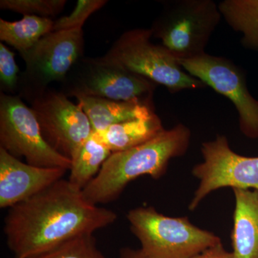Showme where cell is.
Listing matches in <instances>:
<instances>
[{
	"instance_id": "obj_1",
	"label": "cell",
	"mask_w": 258,
	"mask_h": 258,
	"mask_svg": "<svg viewBox=\"0 0 258 258\" xmlns=\"http://www.w3.org/2000/svg\"><path fill=\"white\" fill-rule=\"evenodd\" d=\"M116 219L114 212L89 203L81 190L62 179L10 208L4 232L15 257L28 258L93 234Z\"/></svg>"
},
{
	"instance_id": "obj_2",
	"label": "cell",
	"mask_w": 258,
	"mask_h": 258,
	"mask_svg": "<svg viewBox=\"0 0 258 258\" xmlns=\"http://www.w3.org/2000/svg\"><path fill=\"white\" fill-rule=\"evenodd\" d=\"M191 132L179 123L164 128L154 138L128 150L112 153L101 170L82 192L87 201L98 205L118 198L125 186L140 176L159 179L165 174L171 159L187 152Z\"/></svg>"
},
{
	"instance_id": "obj_3",
	"label": "cell",
	"mask_w": 258,
	"mask_h": 258,
	"mask_svg": "<svg viewBox=\"0 0 258 258\" xmlns=\"http://www.w3.org/2000/svg\"><path fill=\"white\" fill-rule=\"evenodd\" d=\"M222 18L218 4L212 0H171L164 2L149 29L176 60H191L206 53Z\"/></svg>"
},
{
	"instance_id": "obj_4",
	"label": "cell",
	"mask_w": 258,
	"mask_h": 258,
	"mask_svg": "<svg viewBox=\"0 0 258 258\" xmlns=\"http://www.w3.org/2000/svg\"><path fill=\"white\" fill-rule=\"evenodd\" d=\"M127 219L147 258H191L222 242L218 236L193 225L188 217L166 216L153 207L130 210Z\"/></svg>"
},
{
	"instance_id": "obj_5",
	"label": "cell",
	"mask_w": 258,
	"mask_h": 258,
	"mask_svg": "<svg viewBox=\"0 0 258 258\" xmlns=\"http://www.w3.org/2000/svg\"><path fill=\"white\" fill-rule=\"evenodd\" d=\"M150 29H134L123 32L104 57L134 74L167 88L171 93L208 87L188 74L170 52L154 45Z\"/></svg>"
},
{
	"instance_id": "obj_6",
	"label": "cell",
	"mask_w": 258,
	"mask_h": 258,
	"mask_svg": "<svg viewBox=\"0 0 258 258\" xmlns=\"http://www.w3.org/2000/svg\"><path fill=\"white\" fill-rule=\"evenodd\" d=\"M61 83L60 91L68 98L96 97L119 101L153 103L157 85L106 59L80 58Z\"/></svg>"
},
{
	"instance_id": "obj_7",
	"label": "cell",
	"mask_w": 258,
	"mask_h": 258,
	"mask_svg": "<svg viewBox=\"0 0 258 258\" xmlns=\"http://www.w3.org/2000/svg\"><path fill=\"white\" fill-rule=\"evenodd\" d=\"M84 46L83 28L74 29L50 32L20 54L25 69L20 74L18 96L30 103L48 89L50 83L62 82L83 57Z\"/></svg>"
},
{
	"instance_id": "obj_8",
	"label": "cell",
	"mask_w": 258,
	"mask_h": 258,
	"mask_svg": "<svg viewBox=\"0 0 258 258\" xmlns=\"http://www.w3.org/2000/svg\"><path fill=\"white\" fill-rule=\"evenodd\" d=\"M0 148L13 157L40 167L70 171L72 161L44 138L31 108L15 95H0Z\"/></svg>"
},
{
	"instance_id": "obj_9",
	"label": "cell",
	"mask_w": 258,
	"mask_h": 258,
	"mask_svg": "<svg viewBox=\"0 0 258 258\" xmlns=\"http://www.w3.org/2000/svg\"><path fill=\"white\" fill-rule=\"evenodd\" d=\"M203 161L192 169L194 176L200 180L189 210L194 211L208 195L221 188L258 191V157L241 156L232 151L228 139L217 135L201 147Z\"/></svg>"
},
{
	"instance_id": "obj_10",
	"label": "cell",
	"mask_w": 258,
	"mask_h": 258,
	"mask_svg": "<svg viewBox=\"0 0 258 258\" xmlns=\"http://www.w3.org/2000/svg\"><path fill=\"white\" fill-rule=\"evenodd\" d=\"M42 135L51 147L72 160L93 130L81 103L50 88L30 102Z\"/></svg>"
},
{
	"instance_id": "obj_11",
	"label": "cell",
	"mask_w": 258,
	"mask_h": 258,
	"mask_svg": "<svg viewBox=\"0 0 258 258\" xmlns=\"http://www.w3.org/2000/svg\"><path fill=\"white\" fill-rule=\"evenodd\" d=\"M179 62L188 74L228 98L238 113L240 132L247 138L258 139V100L249 92L240 67L225 57L208 53Z\"/></svg>"
},
{
	"instance_id": "obj_12",
	"label": "cell",
	"mask_w": 258,
	"mask_h": 258,
	"mask_svg": "<svg viewBox=\"0 0 258 258\" xmlns=\"http://www.w3.org/2000/svg\"><path fill=\"white\" fill-rule=\"evenodd\" d=\"M66 169L24 163L0 148V208H11L63 179Z\"/></svg>"
},
{
	"instance_id": "obj_13",
	"label": "cell",
	"mask_w": 258,
	"mask_h": 258,
	"mask_svg": "<svg viewBox=\"0 0 258 258\" xmlns=\"http://www.w3.org/2000/svg\"><path fill=\"white\" fill-rule=\"evenodd\" d=\"M232 190L235 198L232 253L235 258H258V191Z\"/></svg>"
},
{
	"instance_id": "obj_14",
	"label": "cell",
	"mask_w": 258,
	"mask_h": 258,
	"mask_svg": "<svg viewBox=\"0 0 258 258\" xmlns=\"http://www.w3.org/2000/svg\"><path fill=\"white\" fill-rule=\"evenodd\" d=\"M76 99L88 115L94 132L155 113L154 103L150 102L113 101L96 97H79Z\"/></svg>"
},
{
	"instance_id": "obj_15",
	"label": "cell",
	"mask_w": 258,
	"mask_h": 258,
	"mask_svg": "<svg viewBox=\"0 0 258 258\" xmlns=\"http://www.w3.org/2000/svg\"><path fill=\"white\" fill-rule=\"evenodd\" d=\"M156 113L137 119L111 125L101 132H93L112 153L123 152L145 143L164 130Z\"/></svg>"
},
{
	"instance_id": "obj_16",
	"label": "cell",
	"mask_w": 258,
	"mask_h": 258,
	"mask_svg": "<svg viewBox=\"0 0 258 258\" xmlns=\"http://www.w3.org/2000/svg\"><path fill=\"white\" fill-rule=\"evenodd\" d=\"M218 6L226 23L240 34L242 46L258 53V0H223Z\"/></svg>"
},
{
	"instance_id": "obj_17",
	"label": "cell",
	"mask_w": 258,
	"mask_h": 258,
	"mask_svg": "<svg viewBox=\"0 0 258 258\" xmlns=\"http://www.w3.org/2000/svg\"><path fill=\"white\" fill-rule=\"evenodd\" d=\"M54 23L51 18L34 15H23L21 20L15 22L0 19V40L23 53L53 31Z\"/></svg>"
},
{
	"instance_id": "obj_18",
	"label": "cell",
	"mask_w": 258,
	"mask_h": 258,
	"mask_svg": "<svg viewBox=\"0 0 258 258\" xmlns=\"http://www.w3.org/2000/svg\"><path fill=\"white\" fill-rule=\"evenodd\" d=\"M111 151L94 134L83 144L72 161L69 182L81 191L98 174Z\"/></svg>"
},
{
	"instance_id": "obj_19",
	"label": "cell",
	"mask_w": 258,
	"mask_h": 258,
	"mask_svg": "<svg viewBox=\"0 0 258 258\" xmlns=\"http://www.w3.org/2000/svg\"><path fill=\"white\" fill-rule=\"evenodd\" d=\"M28 258H106L93 234L75 237L53 248Z\"/></svg>"
},
{
	"instance_id": "obj_20",
	"label": "cell",
	"mask_w": 258,
	"mask_h": 258,
	"mask_svg": "<svg viewBox=\"0 0 258 258\" xmlns=\"http://www.w3.org/2000/svg\"><path fill=\"white\" fill-rule=\"evenodd\" d=\"M66 4V0H1L0 9L50 18L60 14Z\"/></svg>"
},
{
	"instance_id": "obj_21",
	"label": "cell",
	"mask_w": 258,
	"mask_h": 258,
	"mask_svg": "<svg viewBox=\"0 0 258 258\" xmlns=\"http://www.w3.org/2000/svg\"><path fill=\"white\" fill-rule=\"evenodd\" d=\"M107 3L106 0H79L71 14L55 20L53 31L83 28L87 19L95 12L101 9Z\"/></svg>"
},
{
	"instance_id": "obj_22",
	"label": "cell",
	"mask_w": 258,
	"mask_h": 258,
	"mask_svg": "<svg viewBox=\"0 0 258 258\" xmlns=\"http://www.w3.org/2000/svg\"><path fill=\"white\" fill-rule=\"evenodd\" d=\"M14 52L3 42L0 43V88L2 93L14 95L18 93L20 76Z\"/></svg>"
},
{
	"instance_id": "obj_23",
	"label": "cell",
	"mask_w": 258,
	"mask_h": 258,
	"mask_svg": "<svg viewBox=\"0 0 258 258\" xmlns=\"http://www.w3.org/2000/svg\"><path fill=\"white\" fill-rule=\"evenodd\" d=\"M191 258H235L232 252L226 250L222 242L205 249Z\"/></svg>"
},
{
	"instance_id": "obj_24",
	"label": "cell",
	"mask_w": 258,
	"mask_h": 258,
	"mask_svg": "<svg viewBox=\"0 0 258 258\" xmlns=\"http://www.w3.org/2000/svg\"><path fill=\"white\" fill-rule=\"evenodd\" d=\"M120 258H147L141 249L123 248L120 250Z\"/></svg>"
}]
</instances>
